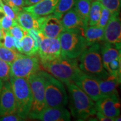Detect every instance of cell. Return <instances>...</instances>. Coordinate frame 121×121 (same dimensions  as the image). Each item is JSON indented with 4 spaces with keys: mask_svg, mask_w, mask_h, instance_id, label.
<instances>
[{
    "mask_svg": "<svg viewBox=\"0 0 121 121\" xmlns=\"http://www.w3.org/2000/svg\"><path fill=\"white\" fill-rule=\"evenodd\" d=\"M69 93L71 114L79 121H84L96 114L94 101L74 83L66 84Z\"/></svg>",
    "mask_w": 121,
    "mask_h": 121,
    "instance_id": "2",
    "label": "cell"
},
{
    "mask_svg": "<svg viewBox=\"0 0 121 121\" xmlns=\"http://www.w3.org/2000/svg\"><path fill=\"white\" fill-rule=\"evenodd\" d=\"M28 117L42 121H69L71 114L65 107H46L38 113H29Z\"/></svg>",
    "mask_w": 121,
    "mask_h": 121,
    "instance_id": "12",
    "label": "cell"
},
{
    "mask_svg": "<svg viewBox=\"0 0 121 121\" xmlns=\"http://www.w3.org/2000/svg\"><path fill=\"white\" fill-rule=\"evenodd\" d=\"M61 56L78 58L88 47L84 37V31L77 29L65 30L59 37Z\"/></svg>",
    "mask_w": 121,
    "mask_h": 121,
    "instance_id": "4",
    "label": "cell"
},
{
    "mask_svg": "<svg viewBox=\"0 0 121 121\" xmlns=\"http://www.w3.org/2000/svg\"><path fill=\"white\" fill-rule=\"evenodd\" d=\"M75 1L76 0H58L53 13L61 19L64 13L73 8Z\"/></svg>",
    "mask_w": 121,
    "mask_h": 121,
    "instance_id": "25",
    "label": "cell"
},
{
    "mask_svg": "<svg viewBox=\"0 0 121 121\" xmlns=\"http://www.w3.org/2000/svg\"><path fill=\"white\" fill-rule=\"evenodd\" d=\"M21 41L22 53L27 56H36L38 51L35 47L34 39L28 34L24 36Z\"/></svg>",
    "mask_w": 121,
    "mask_h": 121,
    "instance_id": "24",
    "label": "cell"
},
{
    "mask_svg": "<svg viewBox=\"0 0 121 121\" xmlns=\"http://www.w3.org/2000/svg\"><path fill=\"white\" fill-rule=\"evenodd\" d=\"M39 62L36 56L20 53L10 65V77L28 78L40 71Z\"/></svg>",
    "mask_w": 121,
    "mask_h": 121,
    "instance_id": "7",
    "label": "cell"
},
{
    "mask_svg": "<svg viewBox=\"0 0 121 121\" xmlns=\"http://www.w3.org/2000/svg\"><path fill=\"white\" fill-rule=\"evenodd\" d=\"M102 4L99 1L91 2L89 14V26L96 25L100 17L102 10Z\"/></svg>",
    "mask_w": 121,
    "mask_h": 121,
    "instance_id": "23",
    "label": "cell"
},
{
    "mask_svg": "<svg viewBox=\"0 0 121 121\" xmlns=\"http://www.w3.org/2000/svg\"><path fill=\"white\" fill-rule=\"evenodd\" d=\"M2 45L9 49L16 51L13 43V38L9 31H4V38Z\"/></svg>",
    "mask_w": 121,
    "mask_h": 121,
    "instance_id": "35",
    "label": "cell"
},
{
    "mask_svg": "<svg viewBox=\"0 0 121 121\" xmlns=\"http://www.w3.org/2000/svg\"><path fill=\"white\" fill-rule=\"evenodd\" d=\"M13 43H14L15 48H16V51L22 53V47H21V41L20 40L13 38Z\"/></svg>",
    "mask_w": 121,
    "mask_h": 121,
    "instance_id": "38",
    "label": "cell"
},
{
    "mask_svg": "<svg viewBox=\"0 0 121 121\" xmlns=\"http://www.w3.org/2000/svg\"><path fill=\"white\" fill-rule=\"evenodd\" d=\"M10 82L17 106V113L25 120L31 108L33 96L27 78L10 77Z\"/></svg>",
    "mask_w": 121,
    "mask_h": 121,
    "instance_id": "6",
    "label": "cell"
},
{
    "mask_svg": "<svg viewBox=\"0 0 121 121\" xmlns=\"http://www.w3.org/2000/svg\"><path fill=\"white\" fill-rule=\"evenodd\" d=\"M39 61L42 64L61 56V50L59 38L44 37L42 39L38 51Z\"/></svg>",
    "mask_w": 121,
    "mask_h": 121,
    "instance_id": "9",
    "label": "cell"
},
{
    "mask_svg": "<svg viewBox=\"0 0 121 121\" xmlns=\"http://www.w3.org/2000/svg\"><path fill=\"white\" fill-rule=\"evenodd\" d=\"M60 19L53 13L45 16L39 29L45 37L59 38L60 34L65 31Z\"/></svg>",
    "mask_w": 121,
    "mask_h": 121,
    "instance_id": "15",
    "label": "cell"
},
{
    "mask_svg": "<svg viewBox=\"0 0 121 121\" xmlns=\"http://www.w3.org/2000/svg\"><path fill=\"white\" fill-rule=\"evenodd\" d=\"M74 84L88 95L94 102H96L102 97L99 89V78L82 72L76 79Z\"/></svg>",
    "mask_w": 121,
    "mask_h": 121,
    "instance_id": "10",
    "label": "cell"
},
{
    "mask_svg": "<svg viewBox=\"0 0 121 121\" xmlns=\"http://www.w3.org/2000/svg\"><path fill=\"white\" fill-rule=\"evenodd\" d=\"M101 54L103 66L108 72L109 64L113 60L121 57V49L117 48L116 45L105 42L101 46Z\"/></svg>",
    "mask_w": 121,
    "mask_h": 121,
    "instance_id": "19",
    "label": "cell"
},
{
    "mask_svg": "<svg viewBox=\"0 0 121 121\" xmlns=\"http://www.w3.org/2000/svg\"><path fill=\"white\" fill-rule=\"evenodd\" d=\"M9 32L13 38H15L20 40L24 37V36L28 34V30L24 29L19 24L12 27L9 30Z\"/></svg>",
    "mask_w": 121,
    "mask_h": 121,
    "instance_id": "31",
    "label": "cell"
},
{
    "mask_svg": "<svg viewBox=\"0 0 121 121\" xmlns=\"http://www.w3.org/2000/svg\"><path fill=\"white\" fill-rule=\"evenodd\" d=\"M121 57L112 60L109 64V75H113L121 78Z\"/></svg>",
    "mask_w": 121,
    "mask_h": 121,
    "instance_id": "28",
    "label": "cell"
},
{
    "mask_svg": "<svg viewBox=\"0 0 121 121\" xmlns=\"http://www.w3.org/2000/svg\"><path fill=\"white\" fill-rule=\"evenodd\" d=\"M17 21L4 15L0 19V25L4 31H9L12 27L17 25Z\"/></svg>",
    "mask_w": 121,
    "mask_h": 121,
    "instance_id": "30",
    "label": "cell"
},
{
    "mask_svg": "<svg viewBox=\"0 0 121 121\" xmlns=\"http://www.w3.org/2000/svg\"><path fill=\"white\" fill-rule=\"evenodd\" d=\"M79 57L78 66L83 73L99 79H105L109 75L103 64L99 43L89 46Z\"/></svg>",
    "mask_w": 121,
    "mask_h": 121,
    "instance_id": "3",
    "label": "cell"
},
{
    "mask_svg": "<svg viewBox=\"0 0 121 121\" xmlns=\"http://www.w3.org/2000/svg\"><path fill=\"white\" fill-rule=\"evenodd\" d=\"M40 1H41V0H25V6L33 5V4H37Z\"/></svg>",
    "mask_w": 121,
    "mask_h": 121,
    "instance_id": "39",
    "label": "cell"
},
{
    "mask_svg": "<svg viewBox=\"0 0 121 121\" xmlns=\"http://www.w3.org/2000/svg\"><path fill=\"white\" fill-rule=\"evenodd\" d=\"M24 120V119L20 117L19 115L17 114V113L6 115L0 117L1 121H20Z\"/></svg>",
    "mask_w": 121,
    "mask_h": 121,
    "instance_id": "36",
    "label": "cell"
},
{
    "mask_svg": "<svg viewBox=\"0 0 121 121\" xmlns=\"http://www.w3.org/2000/svg\"><path fill=\"white\" fill-rule=\"evenodd\" d=\"M87 46L104 41V29L97 25L88 26L84 31Z\"/></svg>",
    "mask_w": 121,
    "mask_h": 121,
    "instance_id": "21",
    "label": "cell"
},
{
    "mask_svg": "<svg viewBox=\"0 0 121 121\" xmlns=\"http://www.w3.org/2000/svg\"><path fill=\"white\" fill-rule=\"evenodd\" d=\"M103 6L107 8L112 13H119L121 6V0H99Z\"/></svg>",
    "mask_w": 121,
    "mask_h": 121,
    "instance_id": "27",
    "label": "cell"
},
{
    "mask_svg": "<svg viewBox=\"0 0 121 121\" xmlns=\"http://www.w3.org/2000/svg\"><path fill=\"white\" fill-rule=\"evenodd\" d=\"M0 27H1V25H0Z\"/></svg>",
    "mask_w": 121,
    "mask_h": 121,
    "instance_id": "44",
    "label": "cell"
},
{
    "mask_svg": "<svg viewBox=\"0 0 121 121\" xmlns=\"http://www.w3.org/2000/svg\"><path fill=\"white\" fill-rule=\"evenodd\" d=\"M121 82V78L109 75L105 79H99V86L103 96L116 94L118 95L117 87Z\"/></svg>",
    "mask_w": 121,
    "mask_h": 121,
    "instance_id": "20",
    "label": "cell"
},
{
    "mask_svg": "<svg viewBox=\"0 0 121 121\" xmlns=\"http://www.w3.org/2000/svg\"><path fill=\"white\" fill-rule=\"evenodd\" d=\"M58 2V0H41L33 5L24 6L22 9L37 16H47L53 13Z\"/></svg>",
    "mask_w": 121,
    "mask_h": 121,
    "instance_id": "18",
    "label": "cell"
},
{
    "mask_svg": "<svg viewBox=\"0 0 121 121\" xmlns=\"http://www.w3.org/2000/svg\"><path fill=\"white\" fill-rule=\"evenodd\" d=\"M0 13H2V9H1V6H0Z\"/></svg>",
    "mask_w": 121,
    "mask_h": 121,
    "instance_id": "42",
    "label": "cell"
},
{
    "mask_svg": "<svg viewBox=\"0 0 121 121\" xmlns=\"http://www.w3.org/2000/svg\"><path fill=\"white\" fill-rule=\"evenodd\" d=\"M45 16H37L22 9L17 15L18 24L26 30L40 29Z\"/></svg>",
    "mask_w": 121,
    "mask_h": 121,
    "instance_id": "16",
    "label": "cell"
},
{
    "mask_svg": "<svg viewBox=\"0 0 121 121\" xmlns=\"http://www.w3.org/2000/svg\"><path fill=\"white\" fill-rule=\"evenodd\" d=\"M91 4V0H76L73 7L76 13L87 24Z\"/></svg>",
    "mask_w": 121,
    "mask_h": 121,
    "instance_id": "22",
    "label": "cell"
},
{
    "mask_svg": "<svg viewBox=\"0 0 121 121\" xmlns=\"http://www.w3.org/2000/svg\"><path fill=\"white\" fill-rule=\"evenodd\" d=\"M46 72L65 84L74 83L82 72L77 58L60 56L52 61L42 64Z\"/></svg>",
    "mask_w": 121,
    "mask_h": 121,
    "instance_id": "1",
    "label": "cell"
},
{
    "mask_svg": "<svg viewBox=\"0 0 121 121\" xmlns=\"http://www.w3.org/2000/svg\"><path fill=\"white\" fill-rule=\"evenodd\" d=\"M0 6L2 9L3 13L7 15L12 19L17 21V15L15 13L11 7H10L8 4H6L3 1V0H0Z\"/></svg>",
    "mask_w": 121,
    "mask_h": 121,
    "instance_id": "34",
    "label": "cell"
},
{
    "mask_svg": "<svg viewBox=\"0 0 121 121\" xmlns=\"http://www.w3.org/2000/svg\"><path fill=\"white\" fill-rule=\"evenodd\" d=\"M60 20L65 30L80 29L85 31L89 26L76 13L73 7L64 13Z\"/></svg>",
    "mask_w": 121,
    "mask_h": 121,
    "instance_id": "17",
    "label": "cell"
},
{
    "mask_svg": "<svg viewBox=\"0 0 121 121\" xmlns=\"http://www.w3.org/2000/svg\"><path fill=\"white\" fill-rule=\"evenodd\" d=\"M4 31L0 27V44H2L3 40H4Z\"/></svg>",
    "mask_w": 121,
    "mask_h": 121,
    "instance_id": "40",
    "label": "cell"
},
{
    "mask_svg": "<svg viewBox=\"0 0 121 121\" xmlns=\"http://www.w3.org/2000/svg\"><path fill=\"white\" fill-rule=\"evenodd\" d=\"M95 115L97 117V118L98 120L101 121H114V118H110L107 116H105V115L103 114V113L99 112L96 111V114Z\"/></svg>",
    "mask_w": 121,
    "mask_h": 121,
    "instance_id": "37",
    "label": "cell"
},
{
    "mask_svg": "<svg viewBox=\"0 0 121 121\" xmlns=\"http://www.w3.org/2000/svg\"><path fill=\"white\" fill-rule=\"evenodd\" d=\"M4 2L11 7L16 15L25 6V0H3Z\"/></svg>",
    "mask_w": 121,
    "mask_h": 121,
    "instance_id": "33",
    "label": "cell"
},
{
    "mask_svg": "<svg viewBox=\"0 0 121 121\" xmlns=\"http://www.w3.org/2000/svg\"><path fill=\"white\" fill-rule=\"evenodd\" d=\"M93 1H99V0H93Z\"/></svg>",
    "mask_w": 121,
    "mask_h": 121,
    "instance_id": "43",
    "label": "cell"
},
{
    "mask_svg": "<svg viewBox=\"0 0 121 121\" xmlns=\"http://www.w3.org/2000/svg\"><path fill=\"white\" fill-rule=\"evenodd\" d=\"M27 80L33 96L32 104L29 113H38L47 107L45 100L44 79L38 72L30 75Z\"/></svg>",
    "mask_w": 121,
    "mask_h": 121,
    "instance_id": "8",
    "label": "cell"
},
{
    "mask_svg": "<svg viewBox=\"0 0 121 121\" xmlns=\"http://www.w3.org/2000/svg\"><path fill=\"white\" fill-rule=\"evenodd\" d=\"M95 104L96 111L103 113L107 117L114 118L120 114L121 102L119 95L103 96L96 101Z\"/></svg>",
    "mask_w": 121,
    "mask_h": 121,
    "instance_id": "11",
    "label": "cell"
},
{
    "mask_svg": "<svg viewBox=\"0 0 121 121\" xmlns=\"http://www.w3.org/2000/svg\"><path fill=\"white\" fill-rule=\"evenodd\" d=\"M17 112L16 100L10 81H6L0 91V117Z\"/></svg>",
    "mask_w": 121,
    "mask_h": 121,
    "instance_id": "13",
    "label": "cell"
},
{
    "mask_svg": "<svg viewBox=\"0 0 121 121\" xmlns=\"http://www.w3.org/2000/svg\"><path fill=\"white\" fill-rule=\"evenodd\" d=\"M20 53L16 51L12 50L6 48L4 45L0 44V59L6 62L11 63L19 56Z\"/></svg>",
    "mask_w": 121,
    "mask_h": 121,
    "instance_id": "26",
    "label": "cell"
},
{
    "mask_svg": "<svg viewBox=\"0 0 121 121\" xmlns=\"http://www.w3.org/2000/svg\"><path fill=\"white\" fill-rule=\"evenodd\" d=\"M104 41L112 44L121 43V22L119 13H112L104 28Z\"/></svg>",
    "mask_w": 121,
    "mask_h": 121,
    "instance_id": "14",
    "label": "cell"
},
{
    "mask_svg": "<svg viewBox=\"0 0 121 121\" xmlns=\"http://www.w3.org/2000/svg\"><path fill=\"white\" fill-rule=\"evenodd\" d=\"M112 13L109 10L104 6H103L100 17L98 22L96 25L104 29L106 25L108 23V21L109 20L110 18L112 16Z\"/></svg>",
    "mask_w": 121,
    "mask_h": 121,
    "instance_id": "32",
    "label": "cell"
},
{
    "mask_svg": "<svg viewBox=\"0 0 121 121\" xmlns=\"http://www.w3.org/2000/svg\"><path fill=\"white\" fill-rule=\"evenodd\" d=\"M3 85H4V81L1 79H0V91H1V89L2 88Z\"/></svg>",
    "mask_w": 121,
    "mask_h": 121,
    "instance_id": "41",
    "label": "cell"
},
{
    "mask_svg": "<svg viewBox=\"0 0 121 121\" xmlns=\"http://www.w3.org/2000/svg\"><path fill=\"white\" fill-rule=\"evenodd\" d=\"M10 78V64L0 59V79L8 81Z\"/></svg>",
    "mask_w": 121,
    "mask_h": 121,
    "instance_id": "29",
    "label": "cell"
},
{
    "mask_svg": "<svg viewBox=\"0 0 121 121\" xmlns=\"http://www.w3.org/2000/svg\"><path fill=\"white\" fill-rule=\"evenodd\" d=\"M44 79L45 100L47 107H65L68 96L62 82L46 71H39Z\"/></svg>",
    "mask_w": 121,
    "mask_h": 121,
    "instance_id": "5",
    "label": "cell"
}]
</instances>
